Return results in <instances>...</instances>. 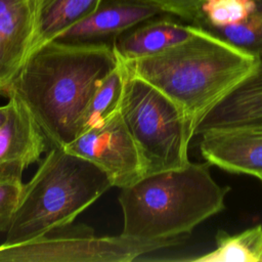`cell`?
<instances>
[{
	"mask_svg": "<svg viewBox=\"0 0 262 262\" xmlns=\"http://www.w3.org/2000/svg\"><path fill=\"white\" fill-rule=\"evenodd\" d=\"M163 10L145 0H123L101 5L87 17L74 25L56 40L68 42H94L118 37L131 28L144 23Z\"/></svg>",
	"mask_w": 262,
	"mask_h": 262,
	"instance_id": "obj_10",
	"label": "cell"
},
{
	"mask_svg": "<svg viewBox=\"0 0 262 262\" xmlns=\"http://www.w3.org/2000/svg\"><path fill=\"white\" fill-rule=\"evenodd\" d=\"M120 112L139 151L144 175L190 162L188 145L194 126L189 116L164 92L127 70Z\"/></svg>",
	"mask_w": 262,
	"mask_h": 262,
	"instance_id": "obj_5",
	"label": "cell"
},
{
	"mask_svg": "<svg viewBox=\"0 0 262 262\" xmlns=\"http://www.w3.org/2000/svg\"><path fill=\"white\" fill-rule=\"evenodd\" d=\"M120 63L113 43L50 41L33 50L6 89L32 114L52 146L79 134L101 81Z\"/></svg>",
	"mask_w": 262,
	"mask_h": 262,
	"instance_id": "obj_1",
	"label": "cell"
},
{
	"mask_svg": "<svg viewBox=\"0 0 262 262\" xmlns=\"http://www.w3.org/2000/svg\"><path fill=\"white\" fill-rule=\"evenodd\" d=\"M103 0H32L34 36L32 50L57 37L94 12ZM30 52V53H31Z\"/></svg>",
	"mask_w": 262,
	"mask_h": 262,
	"instance_id": "obj_14",
	"label": "cell"
},
{
	"mask_svg": "<svg viewBox=\"0 0 262 262\" xmlns=\"http://www.w3.org/2000/svg\"><path fill=\"white\" fill-rule=\"evenodd\" d=\"M259 179H260V181H261V183H262V176H261Z\"/></svg>",
	"mask_w": 262,
	"mask_h": 262,
	"instance_id": "obj_22",
	"label": "cell"
},
{
	"mask_svg": "<svg viewBox=\"0 0 262 262\" xmlns=\"http://www.w3.org/2000/svg\"><path fill=\"white\" fill-rule=\"evenodd\" d=\"M255 9L254 0H203L196 26L210 29L242 23Z\"/></svg>",
	"mask_w": 262,
	"mask_h": 262,
	"instance_id": "obj_17",
	"label": "cell"
},
{
	"mask_svg": "<svg viewBox=\"0 0 262 262\" xmlns=\"http://www.w3.org/2000/svg\"><path fill=\"white\" fill-rule=\"evenodd\" d=\"M32 0H0V89H6L32 50Z\"/></svg>",
	"mask_w": 262,
	"mask_h": 262,
	"instance_id": "obj_11",
	"label": "cell"
},
{
	"mask_svg": "<svg viewBox=\"0 0 262 262\" xmlns=\"http://www.w3.org/2000/svg\"><path fill=\"white\" fill-rule=\"evenodd\" d=\"M259 60L258 55L194 26L185 41L122 63L181 105L195 132L206 115L253 74Z\"/></svg>",
	"mask_w": 262,
	"mask_h": 262,
	"instance_id": "obj_2",
	"label": "cell"
},
{
	"mask_svg": "<svg viewBox=\"0 0 262 262\" xmlns=\"http://www.w3.org/2000/svg\"><path fill=\"white\" fill-rule=\"evenodd\" d=\"M191 260L195 262H261L262 225L257 224L235 234L219 231L216 235V248Z\"/></svg>",
	"mask_w": 262,
	"mask_h": 262,
	"instance_id": "obj_15",
	"label": "cell"
},
{
	"mask_svg": "<svg viewBox=\"0 0 262 262\" xmlns=\"http://www.w3.org/2000/svg\"><path fill=\"white\" fill-rule=\"evenodd\" d=\"M0 128V180L21 179L24 171L47 150V137L30 113L14 96Z\"/></svg>",
	"mask_w": 262,
	"mask_h": 262,
	"instance_id": "obj_9",
	"label": "cell"
},
{
	"mask_svg": "<svg viewBox=\"0 0 262 262\" xmlns=\"http://www.w3.org/2000/svg\"><path fill=\"white\" fill-rule=\"evenodd\" d=\"M101 169L113 186L124 188L144 176L137 146L120 110L63 147Z\"/></svg>",
	"mask_w": 262,
	"mask_h": 262,
	"instance_id": "obj_7",
	"label": "cell"
},
{
	"mask_svg": "<svg viewBox=\"0 0 262 262\" xmlns=\"http://www.w3.org/2000/svg\"><path fill=\"white\" fill-rule=\"evenodd\" d=\"M24 187L21 179L0 180V232L7 231Z\"/></svg>",
	"mask_w": 262,
	"mask_h": 262,
	"instance_id": "obj_19",
	"label": "cell"
},
{
	"mask_svg": "<svg viewBox=\"0 0 262 262\" xmlns=\"http://www.w3.org/2000/svg\"><path fill=\"white\" fill-rule=\"evenodd\" d=\"M200 135L201 154L210 165L230 173L262 176V125L212 128Z\"/></svg>",
	"mask_w": 262,
	"mask_h": 262,
	"instance_id": "obj_8",
	"label": "cell"
},
{
	"mask_svg": "<svg viewBox=\"0 0 262 262\" xmlns=\"http://www.w3.org/2000/svg\"><path fill=\"white\" fill-rule=\"evenodd\" d=\"M181 245L176 241H142L124 234L97 236L86 225L68 224L30 242L0 245V261L129 262L143 254Z\"/></svg>",
	"mask_w": 262,
	"mask_h": 262,
	"instance_id": "obj_6",
	"label": "cell"
},
{
	"mask_svg": "<svg viewBox=\"0 0 262 262\" xmlns=\"http://www.w3.org/2000/svg\"><path fill=\"white\" fill-rule=\"evenodd\" d=\"M0 95H3V96H4V92H3L1 89H0Z\"/></svg>",
	"mask_w": 262,
	"mask_h": 262,
	"instance_id": "obj_21",
	"label": "cell"
},
{
	"mask_svg": "<svg viewBox=\"0 0 262 262\" xmlns=\"http://www.w3.org/2000/svg\"><path fill=\"white\" fill-rule=\"evenodd\" d=\"M194 25H182L168 18L150 20L118 36L113 42L121 62L140 59L177 45L192 36Z\"/></svg>",
	"mask_w": 262,
	"mask_h": 262,
	"instance_id": "obj_13",
	"label": "cell"
},
{
	"mask_svg": "<svg viewBox=\"0 0 262 262\" xmlns=\"http://www.w3.org/2000/svg\"><path fill=\"white\" fill-rule=\"evenodd\" d=\"M9 110H10V102H9V100L7 101V103H5L3 105H0V128L4 124V122L6 121L8 113H9Z\"/></svg>",
	"mask_w": 262,
	"mask_h": 262,
	"instance_id": "obj_20",
	"label": "cell"
},
{
	"mask_svg": "<svg viewBox=\"0 0 262 262\" xmlns=\"http://www.w3.org/2000/svg\"><path fill=\"white\" fill-rule=\"evenodd\" d=\"M262 125V57L253 74L212 108L194 135L212 128Z\"/></svg>",
	"mask_w": 262,
	"mask_h": 262,
	"instance_id": "obj_12",
	"label": "cell"
},
{
	"mask_svg": "<svg viewBox=\"0 0 262 262\" xmlns=\"http://www.w3.org/2000/svg\"><path fill=\"white\" fill-rule=\"evenodd\" d=\"M228 186L219 185L209 163L147 174L121 188L122 234L142 241L184 243L192 230L225 207Z\"/></svg>",
	"mask_w": 262,
	"mask_h": 262,
	"instance_id": "obj_3",
	"label": "cell"
},
{
	"mask_svg": "<svg viewBox=\"0 0 262 262\" xmlns=\"http://www.w3.org/2000/svg\"><path fill=\"white\" fill-rule=\"evenodd\" d=\"M125 78L126 70L120 61L119 66L101 81L91 97L82 117L78 135L101 124L120 110Z\"/></svg>",
	"mask_w": 262,
	"mask_h": 262,
	"instance_id": "obj_16",
	"label": "cell"
},
{
	"mask_svg": "<svg viewBox=\"0 0 262 262\" xmlns=\"http://www.w3.org/2000/svg\"><path fill=\"white\" fill-rule=\"evenodd\" d=\"M113 187L93 163L52 146L31 180L24 184L3 244L15 245L72 224Z\"/></svg>",
	"mask_w": 262,
	"mask_h": 262,
	"instance_id": "obj_4",
	"label": "cell"
},
{
	"mask_svg": "<svg viewBox=\"0 0 262 262\" xmlns=\"http://www.w3.org/2000/svg\"><path fill=\"white\" fill-rule=\"evenodd\" d=\"M255 9L242 23L208 30L262 57V0H254Z\"/></svg>",
	"mask_w": 262,
	"mask_h": 262,
	"instance_id": "obj_18",
	"label": "cell"
}]
</instances>
